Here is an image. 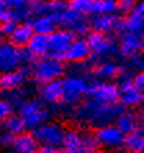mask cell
I'll list each match as a JSON object with an SVG mask.
<instances>
[{
	"label": "cell",
	"instance_id": "obj_14",
	"mask_svg": "<svg viewBox=\"0 0 144 153\" xmlns=\"http://www.w3.org/2000/svg\"><path fill=\"white\" fill-rule=\"evenodd\" d=\"M64 96V84L62 79H54L42 84L39 88V97L47 105H54L62 100Z\"/></svg>",
	"mask_w": 144,
	"mask_h": 153
},
{
	"label": "cell",
	"instance_id": "obj_24",
	"mask_svg": "<svg viewBox=\"0 0 144 153\" xmlns=\"http://www.w3.org/2000/svg\"><path fill=\"white\" fill-rule=\"evenodd\" d=\"M119 73H120L119 65L116 64V63H114L112 60H109V59L101 60L100 63L94 67V75L103 81L112 79V78H115V76L119 75Z\"/></svg>",
	"mask_w": 144,
	"mask_h": 153
},
{
	"label": "cell",
	"instance_id": "obj_37",
	"mask_svg": "<svg viewBox=\"0 0 144 153\" xmlns=\"http://www.w3.org/2000/svg\"><path fill=\"white\" fill-rule=\"evenodd\" d=\"M139 1H140V0H118L119 10L123 13H130Z\"/></svg>",
	"mask_w": 144,
	"mask_h": 153
},
{
	"label": "cell",
	"instance_id": "obj_12",
	"mask_svg": "<svg viewBox=\"0 0 144 153\" xmlns=\"http://www.w3.org/2000/svg\"><path fill=\"white\" fill-rule=\"evenodd\" d=\"M64 84V96H62V102L65 103H75L83 97L84 95H87L89 84L83 76L80 75H68L67 78L62 79Z\"/></svg>",
	"mask_w": 144,
	"mask_h": 153
},
{
	"label": "cell",
	"instance_id": "obj_13",
	"mask_svg": "<svg viewBox=\"0 0 144 153\" xmlns=\"http://www.w3.org/2000/svg\"><path fill=\"white\" fill-rule=\"evenodd\" d=\"M92 56V48L89 45L87 38L83 36H75V39L71 42L68 50L65 53V61L73 63V64H79L87 60Z\"/></svg>",
	"mask_w": 144,
	"mask_h": 153
},
{
	"label": "cell",
	"instance_id": "obj_16",
	"mask_svg": "<svg viewBox=\"0 0 144 153\" xmlns=\"http://www.w3.org/2000/svg\"><path fill=\"white\" fill-rule=\"evenodd\" d=\"M26 81V71L25 70H12L7 73H1L0 75V88L3 92L8 91H15L22 88V85Z\"/></svg>",
	"mask_w": 144,
	"mask_h": 153
},
{
	"label": "cell",
	"instance_id": "obj_32",
	"mask_svg": "<svg viewBox=\"0 0 144 153\" xmlns=\"http://www.w3.org/2000/svg\"><path fill=\"white\" fill-rule=\"evenodd\" d=\"M17 135L8 132V131H1V135H0V143L3 148H7V149H12L14 146V142H15Z\"/></svg>",
	"mask_w": 144,
	"mask_h": 153
},
{
	"label": "cell",
	"instance_id": "obj_29",
	"mask_svg": "<svg viewBox=\"0 0 144 153\" xmlns=\"http://www.w3.org/2000/svg\"><path fill=\"white\" fill-rule=\"evenodd\" d=\"M68 7L80 16H87L93 13L94 0H68Z\"/></svg>",
	"mask_w": 144,
	"mask_h": 153
},
{
	"label": "cell",
	"instance_id": "obj_1",
	"mask_svg": "<svg viewBox=\"0 0 144 153\" xmlns=\"http://www.w3.org/2000/svg\"><path fill=\"white\" fill-rule=\"evenodd\" d=\"M126 109L125 106H122L120 103H116V105H100V103H96L94 100L89 99L84 106H82L79 110H78V114H79L80 120L87 121L89 124L94 125L96 128H100L103 125L111 124L112 121H115L118 118L123 110Z\"/></svg>",
	"mask_w": 144,
	"mask_h": 153
},
{
	"label": "cell",
	"instance_id": "obj_8",
	"mask_svg": "<svg viewBox=\"0 0 144 153\" xmlns=\"http://www.w3.org/2000/svg\"><path fill=\"white\" fill-rule=\"evenodd\" d=\"M96 137L98 139L100 148L109 150H116L123 148V142L126 134L118 127L116 124H107L97 128Z\"/></svg>",
	"mask_w": 144,
	"mask_h": 153
},
{
	"label": "cell",
	"instance_id": "obj_39",
	"mask_svg": "<svg viewBox=\"0 0 144 153\" xmlns=\"http://www.w3.org/2000/svg\"><path fill=\"white\" fill-rule=\"evenodd\" d=\"M133 11H136V13H139V14H141V16H144V0H140V1L134 6Z\"/></svg>",
	"mask_w": 144,
	"mask_h": 153
},
{
	"label": "cell",
	"instance_id": "obj_19",
	"mask_svg": "<svg viewBox=\"0 0 144 153\" xmlns=\"http://www.w3.org/2000/svg\"><path fill=\"white\" fill-rule=\"evenodd\" d=\"M39 141L35 137L33 132H22L17 135L14 146H12V152L14 153H37L39 149Z\"/></svg>",
	"mask_w": 144,
	"mask_h": 153
},
{
	"label": "cell",
	"instance_id": "obj_25",
	"mask_svg": "<svg viewBox=\"0 0 144 153\" xmlns=\"http://www.w3.org/2000/svg\"><path fill=\"white\" fill-rule=\"evenodd\" d=\"M1 128L4 131H8V132L14 134V135H20V134L25 132L28 129L24 118L20 114H12V116L1 120Z\"/></svg>",
	"mask_w": 144,
	"mask_h": 153
},
{
	"label": "cell",
	"instance_id": "obj_26",
	"mask_svg": "<svg viewBox=\"0 0 144 153\" xmlns=\"http://www.w3.org/2000/svg\"><path fill=\"white\" fill-rule=\"evenodd\" d=\"M144 145V132L141 129L133 131L130 134H126L123 142V148L129 152H134V153H141Z\"/></svg>",
	"mask_w": 144,
	"mask_h": 153
},
{
	"label": "cell",
	"instance_id": "obj_36",
	"mask_svg": "<svg viewBox=\"0 0 144 153\" xmlns=\"http://www.w3.org/2000/svg\"><path fill=\"white\" fill-rule=\"evenodd\" d=\"M37 153H67L64 149H62V146H56V145H42L39 146V149H37Z\"/></svg>",
	"mask_w": 144,
	"mask_h": 153
},
{
	"label": "cell",
	"instance_id": "obj_33",
	"mask_svg": "<svg viewBox=\"0 0 144 153\" xmlns=\"http://www.w3.org/2000/svg\"><path fill=\"white\" fill-rule=\"evenodd\" d=\"M17 25H18V22L14 20L3 21V22H1V27H0V33H1V36L8 38L12 32H14V29L17 28Z\"/></svg>",
	"mask_w": 144,
	"mask_h": 153
},
{
	"label": "cell",
	"instance_id": "obj_41",
	"mask_svg": "<svg viewBox=\"0 0 144 153\" xmlns=\"http://www.w3.org/2000/svg\"><path fill=\"white\" fill-rule=\"evenodd\" d=\"M140 52L144 54V33L141 35V50H140Z\"/></svg>",
	"mask_w": 144,
	"mask_h": 153
},
{
	"label": "cell",
	"instance_id": "obj_30",
	"mask_svg": "<svg viewBox=\"0 0 144 153\" xmlns=\"http://www.w3.org/2000/svg\"><path fill=\"white\" fill-rule=\"evenodd\" d=\"M14 107H15V105L10 99H7V97L1 99L0 100V118L4 120V118L12 116L14 114Z\"/></svg>",
	"mask_w": 144,
	"mask_h": 153
},
{
	"label": "cell",
	"instance_id": "obj_38",
	"mask_svg": "<svg viewBox=\"0 0 144 153\" xmlns=\"http://www.w3.org/2000/svg\"><path fill=\"white\" fill-rule=\"evenodd\" d=\"M132 81H133V85H134V86H137L139 89L144 91V68L139 70V71L132 76Z\"/></svg>",
	"mask_w": 144,
	"mask_h": 153
},
{
	"label": "cell",
	"instance_id": "obj_40",
	"mask_svg": "<svg viewBox=\"0 0 144 153\" xmlns=\"http://www.w3.org/2000/svg\"><path fill=\"white\" fill-rule=\"evenodd\" d=\"M139 117H140L141 123L144 124V102H143V105L140 106V110H139Z\"/></svg>",
	"mask_w": 144,
	"mask_h": 153
},
{
	"label": "cell",
	"instance_id": "obj_20",
	"mask_svg": "<svg viewBox=\"0 0 144 153\" xmlns=\"http://www.w3.org/2000/svg\"><path fill=\"white\" fill-rule=\"evenodd\" d=\"M32 24L33 28H35V32L43 33V35H50L57 28H60L56 14H51V13H44L40 16H36V18L32 21Z\"/></svg>",
	"mask_w": 144,
	"mask_h": 153
},
{
	"label": "cell",
	"instance_id": "obj_34",
	"mask_svg": "<svg viewBox=\"0 0 144 153\" xmlns=\"http://www.w3.org/2000/svg\"><path fill=\"white\" fill-rule=\"evenodd\" d=\"M8 92L11 93V95H8V96H6V97H7V99H10V100H11L15 106H18V107H20V106L22 105L25 100H26V99L24 97V91H22L21 88L20 89H15V91H8Z\"/></svg>",
	"mask_w": 144,
	"mask_h": 153
},
{
	"label": "cell",
	"instance_id": "obj_28",
	"mask_svg": "<svg viewBox=\"0 0 144 153\" xmlns=\"http://www.w3.org/2000/svg\"><path fill=\"white\" fill-rule=\"evenodd\" d=\"M126 22H128L129 31L141 33V35L144 33V16H141V14L132 10L126 16Z\"/></svg>",
	"mask_w": 144,
	"mask_h": 153
},
{
	"label": "cell",
	"instance_id": "obj_4",
	"mask_svg": "<svg viewBox=\"0 0 144 153\" xmlns=\"http://www.w3.org/2000/svg\"><path fill=\"white\" fill-rule=\"evenodd\" d=\"M22 48H18L11 42H1L0 45V71L7 73L12 70H18L21 64L26 59L31 60L32 57L28 53V50H21Z\"/></svg>",
	"mask_w": 144,
	"mask_h": 153
},
{
	"label": "cell",
	"instance_id": "obj_42",
	"mask_svg": "<svg viewBox=\"0 0 144 153\" xmlns=\"http://www.w3.org/2000/svg\"><path fill=\"white\" fill-rule=\"evenodd\" d=\"M114 153H134V152H129V150H119V149H116V150H114Z\"/></svg>",
	"mask_w": 144,
	"mask_h": 153
},
{
	"label": "cell",
	"instance_id": "obj_2",
	"mask_svg": "<svg viewBox=\"0 0 144 153\" xmlns=\"http://www.w3.org/2000/svg\"><path fill=\"white\" fill-rule=\"evenodd\" d=\"M65 73L64 60L53 56H44L35 59L32 65V75L37 84H46L50 81L60 79Z\"/></svg>",
	"mask_w": 144,
	"mask_h": 153
},
{
	"label": "cell",
	"instance_id": "obj_27",
	"mask_svg": "<svg viewBox=\"0 0 144 153\" xmlns=\"http://www.w3.org/2000/svg\"><path fill=\"white\" fill-rule=\"evenodd\" d=\"M118 11V0H94L93 14H116Z\"/></svg>",
	"mask_w": 144,
	"mask_h": 153
},
{
	"label": "cell",
	"instance_id": "obj_6",
	"mask_svg": "<svg viewBox=\"0 0 144 153\" xmlns=\"http://www.w3.org/2000/svg\"><path fill=\"white\" fill-rule=\"evenodd\" d=\"M118 86H119V103L122 106H125L126 109H134L143 105L144 91L133 85L132 78L120 76Z\"/></svg>",
	"mask_w": 144,
	"mask_h": 153
},
{
	"label": "cell",
	"instance_id": "obj_31",
	"mask_svg": "<svg viewBox=\"0 0 144 153\" xmlns=\"http://www.w3.org/2000/svg\"><path fill=\"white\" fill-rule=\"evenodd\" d=\"M67 7H68V3H65L64 0H48L46 4L47 13H51V14H57V13L65 10Z\"/></svg>",
	"mask_w": 144,
	"mask_h": 153
},
{
	"label": "cell",
	"instance_id": "obj_21",
	"mask_svg": "<svg viewBox=\"0 0 144 153\" xmlns=\"http://www.w3.org/2000/svg\"><path fill=\"white\" fill-rule=\"evenodd\" d=\"M116 21H118L116 14H94V17L90 20V28L92 31L101 33H109L114 32Z\"/></svg>",
	"mask_w": 144,
	"mask_h": 153
},
{
	"label": "cell",
	"instance_id": "obj_15",
	"mask_svg": "<svg viewBox=\"0 0 144 153\" xmlns=\"http://www.w3.org/2000/svg\"><path fill=\"white\" fill-rule=\"evenodd\" d=\"M118 42V52L123 57H130L141 50V33L129 31L125 35L119 36Z\"/></svg>",
	"mask_w": 144,
	"mask_h": 153
},
{
	"label": "cell",
	"instance_id": "obj_23",
	"mask_svg": "<svg viewBox=\"0 0 144 153\" xmlns=\"http://www.w3.org/2000/svg\"><path fill=\"white\" fill-rule=\"evenodd\" d=\"M115 124L119 127L125 134H130L133 131L140 129L141 120L139 114H136L132 110H123L122 113L118 116V118L115 120Z\"/></svg>",
	"mask_w": 144,
	"mask_h": 153
},
{
	"label": "cell",
	"instance_id": "obj_43",
	"mask_svg": "<svg viewBox=\"0 0 144 153\" xmlns=\"http://www.w3.org/2000/svg\"><path fill=\"white\" fill-rule=\"evenodd\" d=\"M96 153H104V152H100V150H97V152Z\"/></svg>",
	"mask_w": 144,
	"mask_h": 153
},
{
	"label": "cell",
	"instance_id": "obj_22",
	"mask_svg": "<svg viewBox=\"0 0 144 153\" xmlns=\"http://www.w3.org/2000/svg\"><path fill=\"white\" fill-rule=\"evenodd\" d=\"M26 50L31 54L32 59H40L48 54V35H43V33H36L32 36V39L29 40V43L26 45Z\"/></svg>",
	"mask_w": 144,
	"mask_h": 153
},
{
	"label": "cell",
	"instance_id": "obj_17",
	"mask_svg": "<svg viewBox=\"0 0 144 153\" xmlns=\"http://www.w3.org/2000/svg\"><path fill=\"white\" fill-rule=\"evenodd\" d=\"M84 132L75 128L65 129V135L62 139V149L67 153H84Z\"/></svg>",
	"mask_w": 144,
	"mask_h": 153
},
{
	"label": "cell",
	"instance_id": "obj_18",
	"mask_svg": "<svg viewBox=\"0 0 144 153\" xmlns=\"http://www.w3.org/2000/svg\"><path fill=\"white\" fill-rule=\"evenodd\" d=\"M33 35H35L33 24L29 21H22L21 24L17 25L14 32L8 36V42H11L12 45H15L18 48H26V45L29 43V40L32 39Z\"/></svg>",
	"mask_w": 144,
	"mask_h": 153
},
{
	"label": "cell",
	"instance_id": "obj_5",
	"mask_svg": "<svg viewBox=\"0 0 144 153\" xmlns=\"http://www.w3.org/2000/svg\"><path fill=\"white\" fill-rule=\"evenodd\" d=\"M86 96L100 105H116L119 103V86L118 84L101 79L89 85Z\"/></svg>",
	"mask_w": 144,
	"mask_h": 153
},
{
	"label": "cell",
	"instance_id": "obj_44",
	"mask_svg": "<svg viewBox=\"0 0 144 153\" xmlns=\"http://www.w3.org/2000/svg\"><path fill=\"white\" fill-rule=\"evenodd\" d=\"M141 153H144V145H143V150H141Z\"/></svg>",
	"mask_w": 144,
	"mask_h": 153
},
{
	"label": "cell",
	"instance_id": "obj_7",
	"mask_svg": "<svg viewBox=\"0 0 144 153\" xmlns=\"http://www.w3.org/2000/svg\"><path fill=\"white\" fill-rule=\"evenodd\" d=\"M89 45L92 48V56L94 57H103V59H108V57L114 56L118 50L115 40L112 39L108 33H101L97 31H92L89 32L87 36Z\"/></svg>",
	"mask_w": 144,
	"mask_h": 153
},
{
	"label": "cell",
	"instance_id": "obj_3",
	"mask_svg": "<svg viewBox=\"0 0 144 153\" xmlns=\"http://www.w3.org/2000/svg\"><path fill=\"white\" fill-rule=\"evenodd\" d=\"M18 114L24 118L26 128L33 131L36 127L48 121V110L44 107L42 99H26L18 107Z\"/></svg>",
	"mask_w": 144,
	"mask_h": 153
},
{
	"label": "cell",
	"instance_id": "obj_9",
	"mask_svg": "<svg viewBox=\"0 0 144 153\" xmlns=\"http://www.w3.org/2000/svg\"><path fill=\"white\" fill-rule=\"evenodd\" d=\"M75 33L67 28H57L48 35V56L64 60L69 45L75 39Z\"/></svg>",
	"mask_w": 144,
	"mask_h": 153
},
{
	"label": "cell",
	"instance_id": "obj_11",
	"mask_svg": "<svg viewBox=\"0 0 144 153\" xmlns=\"http://www.w3.org/2000/svg\"><path fill=\"white\" fill-rule=\"evenodd\" d=\"M35 134V137L37 138L39 143H44V145H56L61 146L62 139L65 135V129L60 123L56 121H46L44 124L36 127L32 131Z\"/></svg>",
	"mask_w": 144,
	"mask_h": 153
},
{
	"label": "cell",
	"instance_id": "obj_35",
	"mask_svg": "<svg viewBox=\"0 0 144 153\" xmlns=\"http://www.w3.org/2000/svg\"><path fill=\"white\" fill-rule=\"evenodd\" d=\"M114 32H115L116 35H119V36H122V35H125L126 32H129L126 17H118V21H116V24H115Z\"/></svg>",
	"mask_w": 144,
	"mask_h": 153
},
{
	"label": "cell",
	"instance_id": "obj_10",
	"mask_svg": "<svg viewBox=\"0 0 144 153\" xmlns=\"http://www.w3.org/2000/svg\"><path fill=\"white\" fill-rule=\"evenodd\" d=\"M60 28H67L75 33L76 36H83L90 28V22L84 20V16H80L69 7L56 14Z\"/></svg>",
	"mask_w": 144,
	"mask_h": 153
}]
</instances>
